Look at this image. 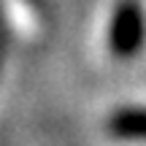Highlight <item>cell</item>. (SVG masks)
<instances>
[{
    "mask_svg": "<svg viewBox=\"0 0 146 146\" xmlns=\"http://www.w3.org/2000/svg\"><path fill=\"white\" fill-rule=\"evenodd\" d=\"M146 43V11L138 0H119L108 22V52L116 60H133Z\"/></svg>",
    "mask_w": 146,
    "mask_h": 146,
    "instance_id": "6da1fadb",
    "label": "cell"
},
{
    "mask_svg": "<svg viewBox=\"0 0 146 146\" xmlns=\"http://www.w3.org/2000/svg\"><path fill=\"white\" fill-rule=\"evenodd\" d=\"M108 133L119 141H146V106L116 108L106 122Z\"/></svg>",
    "mask_w": 146,
    "mask_h": 146,
    "instance_id": "7a4b0ae2",
    "label": "cell"
},
{
    "mask_svg": "<svg viewBox=\"0 0 146 146\" xmlns=\"http://www.w3.org/2000/svg\"><path fill=\"white\" fill-rule=\"evenodd\" d=\"M5 38H8L5 35V22L0 19V68H3V57H5V43H8Z\"/></svg>",
    "mask_w": 146,
    "mask_h": 146,
    "instance_id": "3957f363",
    "label": "cell"
}]
</instances>
